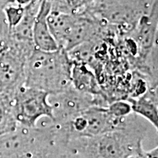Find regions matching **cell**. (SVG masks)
I'll list each match as a JSON object with an SVG mask.
<instances>
[{
  "label": "cell",
  "instance_id": "cell-6",
  "mask_svg": "<svg viewBox=\"0 0 158 158\" xmlns=\"http://www.w3.org/2000/svg\"><path fill=\"white\" fill-rule=\"evenodd\" d=\"M49 94L24 85L13 94V114L17 124L27 127H37L41 118H53Z\"/></svg>",
  "mask_w": 158,
  "mask_h": 158
},
{
  "label": "cell",
  "instance_id": "cell-15",
  "mask_svg": "<svg viewBox=\"0 0 158 158\" xmlns=\"http://www.w3.org/2000/svg\"><path fill=\"white\" fill-rule=\"evenodd\" d=\"M127 158H158L157 147L150 150V151H145L143 149L141 152L130 156Z\"/></svg>",
  "mask_w": 158,
  "mask_h": 158
},
{
  "label": "cell",
  "instance_id": "cell-1",
  "mask_svg": "<svg viewBox=\"0 0 158 158\" xmlns=\"http://www.w3.org/2000/svg\"><path fill=\"white\" fill-rule=\"evenodd\" d=\"M135 114L122 129L94 136L70 140L69 149L77 158H127L143 150L147 127Z\"/></svg>",
  "mask_w": 158,
  "mask_h": 158
},
{
  "label": "cell",
  "instance_id": "cell-11",
  "mask_svg": "<svg viewBox=\"0 0 158 158\" xmlns=\"http://www.w3.org/2000/svg\"><path fill=\"white\" fill-rule=\"evenodd\" d=\"M76 15L50 12L48 23L51 34L59 47L64 49Z\"/></svg>",
  "mask_w": 158,
  "mask_h": 158
},
{
  "label": "cell",
  "instance_id": "cell-3",
  "mask_svg": "<svg viewBox=\"0 0 158 158\" xmlns=\"http://www.w3.org/2000/svg\"><path fill=\"white\" fill-rule=\"evenodd\" d=\"M107 106L91 107L70 123L62 125L54 124L70 141L80 137H94L123 128L133 113L127 118H118L110 113Z\"/></svg>",
  "mask_w": 158,
  "mask_h": 158
},
{
  "label": "cell",
  "instance_id": "cell-13",
  "mask_svg": "<svg viewBox=\"0 0 158 158\" xmlns=\"http://www.w3.org/2000/svg\"><path fill=\"white\" fill-rule=\"evenodd\" d=\"M51 12L76 15L86 10L88 6L84 0H49Z\"/></svg>",
  "mask_w": 158,
  "mask_h": 158
},
{
  "label": "cell",
  "instance_id": "cell-17",
  "mask_svg": "<svg viewBox=\"0 0 158 158\" xmlns=\"http://www.w3.org/2000/svg\"><path fill=\"white\" fill-rule=\"evenodd\" d=\"M56 158H77V157L76 156L70 151L68 147V149L67 150V151L64 152L61 154V155H59L58 157H56Z\"/></svg>",
  "mask_w": 158,
  "mask_h": 158
},
{
  "label": "cell",
  "instance_id": "cell-12",
  "mask_svg": "<svg viewBox=\"0 0 158 158\" xmlns=\"http://www.w3.org/2000/svg\"><path fill=\"white\" fill-rule=\"evenodd\" d=\"M13 93L0 94V135L17 127L13 114Z\"/></svg>",
  "mask_w": 158,
  "mask_h": 158
},
{
  "label": "cell",
  "instance_id": "cell-4",
  "mask_svg": "<svg viewBox=\"0 0 158 158\" xmlns=\"http://www.w3.org/2000/svg\"><path fill=\"white\" fill-rule=\"evenodd\" d=\"M48 100L52 108L53 123L62 125L93 106H107L109 102L103 96H95L76 89L72 84L56 94H49Z\"/></svg>",
  "mask_w": 158,
  "mask_h": 158
},
{
  "label": "cell",
  "instance_id": "cell-14",
  "mask_svg": "<svg viewBox=\"0 0 158 158\" xmlns=\"http://www.w3.org/2000/svg\"><path fill=\"white\" fill-rule=\"evenodd\" d=\"M24 13V7L13 3L4 9L3 15L9 29L15 28L22 19Z\"/></svg>",
  "mask_w": 158,
  "mask_h": 158
},
{
  "label": "cell",
  "instance_id": "cell-10",
  "mask_svg": "<svg viewBox=\"0 0 158 158\" xmlns=\"http://www.w3.org/2000/svg\"><path fill=\"white\" fill-rule=\"evenodd\" d=\"M131 105L132 111L158 128L157 85L150 86L145 93L136 98L126 99Z\"/></svg>",
  "mask_w": 158,
  "mask_h": 158
},
{
  "label": "cell",
  "instance_id": "cell-8",
  "mask_svg": "<svg viewBox=\"0 0 158 158\" xmlns=\"http://www.w3.org/2000/svg\"><path fill=\"white\" fill-rule=\"evenodd\" d=\"M50 12L49 0H42L33 27L32 40L35 48L43 51H54L59 48L49 29L48 16Z\"/></svg>",
  "mask_w": 158,
  "mask_h": 158
},
{
  "label": "cell",
  "instance_id": "cell-19",
  "mask_svg": "<svg viewBox=\"0 0 158 158\" xmlns=\"http://www.w3.org/2000/svg\"><path fill=\"white\" fill-rule=\"evenodd\" d=\"M84 1H85V2H86V5L89 6L91 5H92L93 3L95 2L97 0H84Z\"/></svg>",
  "mask_w": 158,
  "mask_h": 158
},
{
  "label": "cell",
  "instance_id": "cell-7",
  "mask_svg": "<svg viewBox=\"0 0 158 158\" xmlns=\"http://www.w3.org/2000/svg\"><path fill=\"white\" fill-rule=\"evenodd\" d=\"M27 57L14 49H0V94L13 93L24 85Z\"/></svg>",
  "mask_w": 158,
  "mask_h": 158
},
{
  "label": "cell",
  "instance_id": "cell-16",
  "mask_svg": "<svg viewBox=\"0 0 158 158\" xmlns=\"http://www.w3.org/2000/svg\"><path fill=\"white\" fill-rule=\"evenodd\" d=\"M15 3V0H0V15L3 13L4 9L8 5Z\"/></svg>",
  "mask_w": 158,
  "mask_h": 158
},
{
  "label": "cell",
  "instance_id": "cell-9",
  "mask_svg": "<svg viewBox=\"0 0 158 158\" xmlns=\"http://www.w3.org/2000/svg\"><path fill=\"white\" fill-rule=\"evenodd\" d=\"M71 84L79 92L106 98L95 73L88 65L83 63L73 62Z\"/></svg>",
  "mask_w": 158,
  "mask_h": 158
},
{
  "label": "cell",
  "instance_id": "cell-2",
  "mask_svg": "<svg viewBox=\"0 0 158 158\" xmlns=\"http://www.w3.org/2000/svg\"><path fill=\"white\" fill-rule=\"evenodd\" d=\"M72 65L64 49L43 51L35 48L26 63L24 86L56 94L71 85Z\"/></svg>",
  "mask_w": 158,
  "mask_h": 158
},
{
  "label": "cell",
  "instance_id": "cell-5",
  "mask_svg": "<svg viewBox=\"0 0 158 158\" xmlns=\"http://www.w3.org/2000/svg\"><path fill=\"white\" fill-rule=\"evenodd\" d=\"M51 136L49 123L35 127L18 124L13 130L0 135V158H24L39 149Z\"/></svg>",
  "mask_w": 158,
  "mask_h": 158
},
{
  "label": "cell",
  "instance_id": "cell-18",
  "mask_svg": "<svg viewBox=\"0 0 158 158\" xmlns=\"http://www.w3.org/2000/svg\"><path fill=\"white\" fill-rule=\"evenodd\" d=\"M32 0H15V2L17 4V5L23 6V7H25L26 5H27L29 4Z\"/></svg>",
  "mask_w": 158,
  "mask_h": 158
}]
</instances>
